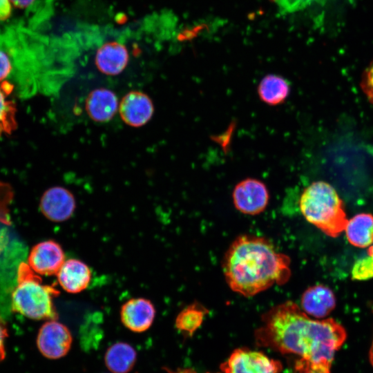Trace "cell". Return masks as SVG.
<instances>
[{
    "mask_svg": "<svg viewBox=\"0 0 373 373\" xmlns=\"http://www.w3.org/2000/svg\"><path fill=\"white\" fill-rule=\"evenodd\" d=\"M119 101L116 94L106 88L93 90L87 96L85 108L91 120L97 123L111 121L119 111Z\"/></svg>",
    "mask_w": 373,
    "mask_h": 373,
    "instance_id": "7c38bea8",
    "label": "cell"
},
{
    "mask_svg": "<svg viewBox=\"0 0 373 373\" xmlns=\"http://www.w3.org/2000/svg\"><path fill=\"white\" fill-rule=\"evenodd\" d=\"M13 70V63L10 53L0 45V82L12 77Z\"/></svg>",
    "mask_w": 373,
    "mask_h": 373,
    "instance_id": "7402d4cb",
    "label": "cell"
},
{
    "mask_svg": "<svg viewBox=\"0 0 373 373\" xmlns=\"http://www.w3.org/2000/svg\"><path fill=\"white\" fill-rule=\"evenodd\" d=\"M361 86L368 101L373 106V60L363 74Z\"/></svg>",
    "mask_w": 373,
    "mask_h": 373,
    "instance_id": "603a6c76",
    "label": "cell"
},
{
    "mask_svg": "<svg viewBox=\"0 0 373 373\" xmlns=\"http://www.w3.org/2000/svg\"><path fill=\"white\" fill-rule=\"evenodd\" d=\"M129 61V52L126 46L112 41L102 44L95 56V64L102 73L115 76L122 73Z\"/></svg>",
    "mask_w": 373,
    "mask_h": 373,
    "instance_id": "4fadbf2b",
    "label": "cell"
},
{
    "mask_svg": "<svg viewBox=\"0 0 373 373\" xmlns=\"http://www.w3.org/2000/svg\"><path fill=\"white\" fill-rule=\"evenodd\" d=\"M60 286L67 292L77 294L84 290L91 279V270L77 259L65 260L57 274Z\"/></svg>",
    "mask_w": 373,
    "mask_h": 373,
    "instance_id": "9a60e30c",
    "label": "cell"
},
{
    "mask_svg": "<svg viewBox=\"0 0 373 373\" xmlns=\"http://www.w3.org/2000/svg\"><path fill=\"white\" fill-rule=\"evenodd\" d=\"M303 311L309 316L322 318L327 316L336 306L333 291L322 285L307 289L301 296Z\"/></svg>",
    "mask_w": 373,
    "mask_h": 373,
    "instance_id": "5bb4252c",
    "label": "cell"
},
{
    "mask_svg": "<svg viewBox=\"0 0 373 373\" xmlns=\"http://www.w3.org/2000/svg\"><path fill=\"white\" fill-rule=\"evenodd\" d=\"M208 310L202 304L192 303L183 309L175 318V327L186 336L193 334L201 326Z\"/></svg>",
    "mask_w": 373,
    "mask_h": 373,
    "instance_id": "ffe728a7",
    "label": "cell"
},
{
    "mask_svg": "<svg viewBox=\"0 0 373 373\" xmlns=\"http://www.w3.org/2000/svg\"><path fill=\"white\" fill-rule=\"evenodd\" d=\"M257 93L262 102L270 106H277L284 103L289 96L290 84L285 78L269 74L260 80Z\"/></svg>",
    "mask_w": 373,
    "mask_h": 373,
    "instance_id": "2e32d148",
    "label": "cell"
},
{
    "mask_svg": "<svg viewBox=\"0 0 373 373\" xmlns=\"http://www.w3.org/2000/svg\"><path fill=\"white\" fill-rule=\"evenodd\" d=\"M220 368L223 373H280L282 364L261 352L238 348Z\"/></svg>",
    "mask_w": 373,
    "mask_h": 373,
    "instance_id": "5b68a950",
    "label": "cell"
},
{
    "mask_svg": "<svg viewBox=\"0 0 373 373\" xmlns=\"http://www.w3.org/2000/svg\"><path fill=\"white\" fill-rule=\"evenodd\" d=\"M222 267L230 289L246 297L284 285L291 276L289 257L278 252L269 240L249 234L233 241Z\"/></svg>",
    "mask_w": 373,
    "mask_h": 373,
    "instance_id": "7a4b0ae2",
    "label": "cell"
},
{
    "mask_svg": "<svg viewBox=\"0 0 373 373\" xmlns=\"http://www.w3.org/2000/svg\"><path fill=\"white\" fill-rule=\"evenodd\" d=\"M72 342L73 336L69 329L56 319L44 323L37 337L38 350L49 359H58L66 355Z\"/></svg>",
    "mask_w": 373,
    "mask_h": 373,
    "instance_id": "52a82bcc",
    "label": "cell"
},
{
    "mask_svg": "<svg viewBox=\"0 0 373 373\" xmlns=\"http://www.w3.org/2000/svg\"><path fill=\"white\" fill-rule=\"evenodd\" d=\"M351 274L352 278L358 280L373 278V246L369 247L366 256L355 261Z\"/></svg>",
    "mask_w": 373,
    "mask_h": 373,
    "instance_id": "44dd1931",
    "label": "cell"
},
{
    "mask_svg": "<svg viewBox=\"0 0 373 373\" xmlns=\"http://www.w3.org/2000/svg\"><path fill=\"white\" fill-rule=\"evenodd\" d=\"M255 332L258 346L282 354H292L299 361L331 366L344 343L345 328L332 318H312L291 300L278 304L262 314Z\"/></svg>",
    "mask_w": 373,
    "mask_h": 373,
    "instance_id": "6da1fadb",
    "label": "cell"
},
{
    "mask_svg": "<svg viewBox=\"0 0 373 373\" xmlns=\"http://www.w3.org/2000/svg\"><path fill=\"white\" fill-rule=\"evenodd\" d=\"M155 308L151 300L144 298H134L124 303L120 310L123 325L134 332H143L153 324Z\"/></svg>",
    "mask_w": 373,
    "mask_h": 373,
    "instance_id": "8fae6325",
    "label": "cell"
},
{
    "mask_svg": "<svg viewBox=\"0 0 373 373\" xmlns=\"http://www.w3.org/2000/svg\"><path fill=\"white\" fill-rule=\"evenodd\" d=\"M122 120L128 126L138 128L146 125L154 113L151 97L141 90H131L119 101L118 111Z\"/></svg>",
    "mask_w": 373,
    "mask_h": 373,
    "instance_id": "ba28073f",
    "label": "cell"
},
{
    "mask_svg": "<svg viewBox=\"0 0 373 373\" xmlns=\"http://www.w3.org/2000/svg\"><path fill=\"white\" fill-rule=\"evenodd\" d=\"M14 89V84L8 80L0 82V138L4 134L11 133L17 127L15 105L8 99Z\"/></svg>",
    "mask_w": 373,
    "mask_h": 373,
    "instance_id": "d6986e66",
    "label": "cell"
},
{
    "mask_svg": "<svg viewBox=\"0 0 373 373\" xmlns=\"http://www.w3.org/2000/svg\"><path fill=\"white\" fill-rule=\"evenodd\" d=\"M16 7L23 8L30 6L35 0H10Z\"/></svg>",
    "mask_w": 373,
    "mask_h": 373,
    "instance_id": "83f0119b",
    "label": "cell"
},
{
    "mask_svg": "<svg viewBox=\"0 0 373 373\" xmlns=\"http://www.w3.org/2000/svg\"><path fill=\"white\" fill-rule=\"evenodd\" d=\"M369 357H370V363L373 366V341H372V343L370 350Z\"/></svg>",
    "mask_w": 373,
    "mask_h": 373,
    "instance_id": "f1b7e54d",
    "label": "cell"
},
{
    "mask_svg": "<svg viewBox=\"0 0 373 373\" xmlns=\"http://www.w3.org/2000/svg\"><path fill=\"white\" fill-rule=\"evenodd\" d=\"M40 209L43 215L53 222L68 220L74 213L76 201L68 189L56 186L47 189L41 196Z\"/></svg>",
    "mask_w": 373,
    "mask_h": 373,
    "instance_id": "9c48e42d",
    "label": "cell"
},
{
    "mask_svg": "<svg viewBox=\"0 0 373 373\" xmlns=\"http://www.w3.org/2000/svg\"><path fill=\"white\" fill-rule=\"evenodd\" d=\"M11 14V2L10 0H0V20H5Z\"/></svg>",
    "mask_w": 373,
    "mask_h": 373,
    "instance_id": "4316f807",
    "label": "cell"
},
{
    "mask_svg": "<svg viewBox=\"0 0 373 373\" xmlns=\"http://www.w3.org/2000/svg\"><path fill=\"white\" fill-rule=\"evenodd\" d=\"M299 207L307 221L333 238L339 236L348 221L338 193L325 181L314 182L303 190Z\"/></svg>",
    "mask_w": 373,
    "mask_h": 373,
    "instance_id": "3957f363",
    "label": "cell"
},
{
    "mask_svg": "<svg viewBox=\"0 0 373 373\" xmlns=\"http://www.w3.org/2000/svg\"><path fill=\"white\" fill-rule=\"evenodd\" d=\"M59 294L54 287L44 285L28 264L21 262L17 273V285L12 295V307L34 320L57 319L53 298Z\"/></svg>",
    "mask_w": 373,
    "mask_h": 373,
    "instance_id": "277c9868",
    "label": "cell"
},
{
    "mask_svg": "<svg viewBox=\"0 0 373 373\" xmlns=\"http://www.w3.org/2000/svg\"><path fill=\"white\" fill-rule=\"evenodd\" d=\"M28 265L40 275H57L65 261V256L60 245L52 240L35 245L28 256Z\"/></svg>",
    "mask_w": 373,
    "mask_h": 373,
    "instance_id": "30bf717a",
    "label": "cell"
},
{
    "mask_svg": "<svg viewBox=\"0 0 373 373\" xmlns=\"http://www.w3.org/2000/svg\"><path fill=\"white\" fill-rule=\"evenodd\" d=\"M349 242L357 247L365 248L373 243V216L362 213L347 221L345 228Z\"/></svg>",
    "mask_w": 373,
    "mask_h": 373,
    "instance_id": "e0dca14e",
    "label": "cell"
},
{
    "mask_svg": "<svg viewBox=\"0 0 373 373\" xmlns=\"http://www.w3.org/2000/svg\"><path fill=\"white\" fill-rule=\"evenodd\" d=\"M137 353L128 343L117 342L110 346L104 356L107 368L113 373H128L135 365Z\"/></svg>",
    "mask_w": 373,
    "mask_h": 373,
    "instance_id": "ac0fdd59",
    "label": "cell"
},
{
    "mask_svg": "<svg viewBox=\"0 0 373 373\" xmlns=\"http://www.w3.org/2000/svg\"><path fill=\"white\" fill-rule=\"evenodd\" d=\"M295 367L298 373H330L331 366L309 364L296 361Z\"/></svg>",
    "mask_w": 373,
    "mask_h": 373,
    "instance_id": "cb8c5ba5",
    "label": "cell"
},
{
    "mask_svg": "<svg viewBox=\"0 0 373 373\" xmlns=\"http://www.w3.org/2000/svg\"><path fill=\"white\" fill-rule=\"evenodd\" d=\"M235 208L240 212L254 216L262 213L267 207L269 193L261 180L247 178L236 184L232 192Z\"/></svg>",
    "mask_w": 373,
    "mask_h": 373,
    "instance_id": "8992f818",
    "label": "cell"
},
{
    "mask_svg": "<svg viewBox=\"0 0 373 373\" xmlns=\"http://www.w3.org/2000/svg\"><path fill=\"white\" fill-rule=\"evenodd\" d=\"M314 0H274L285 11L292 12L310 4Z\"/></svg>",
    "mask_w": 373,
    "mask_h": 373,
    "instance_id": "d4e9b609",
    "label": "cell"
},
{
    "mask_svg": "<svg viewBox=\"0 0 373 373\" xmlns=\"http://www.w3.org/2000/svg\"><path fill=\"white\" fill-rule=\"evenodd\" d=\"M7 336L6 325L0 318V362L4 358L6 355L5 340Z\"/></svg>",
    "mask_w": 373,
    "mask_h": 373,
    "instance_id": "484cf974",
    "label": "cell"
}]
</instances>
